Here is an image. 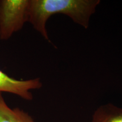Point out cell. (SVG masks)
I'll return each mask as SVG.
<instances>
[{
	"mask_svg": "<svg viewBox=\"0 0 122 122\" xmlns=\"http://www.w3.org/2000/svg\"><path fill=\"white\" fill-rule=\"evenodd\" d=\"M100 4V0H29L28 22L49 42L46 23L53 15L68 16L85 29L89 27L91 16Z\"/></svg>",
	"mask_w": 122,
	"mask_h": 122,
	"instance_id": "cell-1",
	"label": "cell"
},
{
	"mask_svg": "<svg viewBox=\"0 0 122 122\" xmlns=\"http://www.w3.org/2000/svg\"><path fill=\"white\" fill-rule=\"evenodd\" d=\"M29 0H0V40H8L28 22Z\"/></svg>",
	"mask_w": 122,
	"mask_h": 122,
	"instance_id": "cell-2",
	"label": "cell"
},
{
	"mask_svg": "<svg viewBox=\"0 0 122 122\" xmlns=\"http://www.w3.org/2000/svg\"><path fill=\"white\" fill-rule=\"evenodd\" d=\"M42 83L40 78L18 80L11 77L0 69V93L15 94L24 100L33 99L32 90L41 89Z\"/></svg>",
	"mask_w": 122,
	"mask_h": 122,
	"instance_id": "cell-3",
	"label": "cell"
},
{
	"mask_svg": "<svg viewBox=\"0 0 122 122\" xmlns=\"http://www.w3.org/2000/svg\"><path fill=\"white\" fill-rule=\"evenodd\" d=\"M0 122H36L27 112L19 108L11 109L0 93Z\"/></svg>",
	"mask_w": 122,
	"mask_h": 122,
	"instance_id": "cell-4",
	"label": "cell"
},
{
	"mask_svg": "<svg viewBox=\"0 0 122 122\" xmlns=\"http://www.w3.org/2000/svg\"><path fill=\"white\" fill-rule=\"evenodd\" d=\"M91 122H122V109L110 103L99 107Z\"/></svg>",
	"mask_w": 122,
	"mask_h": 122,
	"instance_id": "cell-5",
	"label": "cell"
}]
</instances>
